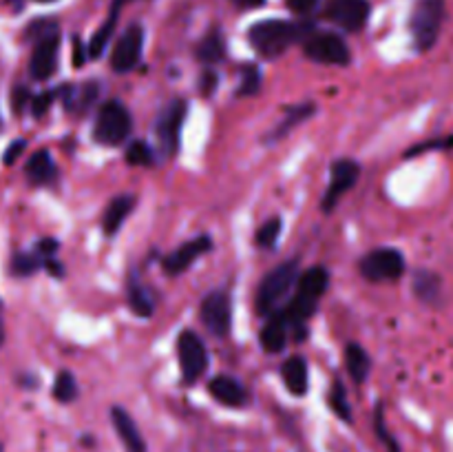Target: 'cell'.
I'll list each match as a JSON object with an SVG mask.
<instances>
[{"label":"cell","instance_id":"obj_1","mask_svg":"<svg viewBox=\"0 0 453 452\" xmlns=\"http://www.w3.org/2000/svg\"><path fill=\"white\" fill-rule=\"evenodd\" d=\"M327 284H330V273L323 266H314V269L301 273L295 297L281 308V315L286 317L290 331H303L305 322L312 317Z\"/></svg>","mask_w":453,"mask_h":452},{"label":"cell","instance_id":"obj_2","mask_svg":"<svg viewBox=\"0 0 453 452\" xmlns=\"http://www.w3.org/2000/svg\"><path fill=\"white\" fill-rule=\"evenodd\" d=\"M312 34V27L301 25L290 20H264L257 22L248 31V40L255 47V51L264 58H279L286 53L299 40H305Z\"/></svg>","mask_w":453,"mask_h":452},{"label":"cell","instance_id":"obj_3","mask_svg":"<svg viewBox=\"0 0 453 452\" xmlns=\"http://www.w3.org/2000/svg\"><path fill=\"white\" fill-rule=\"evenodd\" d=\"M299 261L290 260L283 261L281 266H277L274 270H270L268 275L261 282L259 292H257V308L261 315L270 317L277 310L283 308V301L290 295L292 288L299 284Z\"/></svg>","mask_w":453,"mask_h":452},{"label":"cell","instance_id":"obj_4","mask_svg":"<svg viewBox=\"0 0 453 452\" xmlns=\"http://www.w3.org/2000/svg\"><path fill=\"white\" fill-rule=\"evenodd\" d=\"M445 22V0H418L410 18V31L418 51H427L436 44Z\"/></svg>","mask_w":453,"mask_h":452},{"label":"cell","instance_id":"obj_5","mask_svg":"<svg viewBox=\"0 0 453 452\" xmlns=\"http://www.w3.org/2000/svg\"><path fill=\"white\" fill-rule=\"evenodd\" d=\"M131 113H128L127 106L118 100L106 102L100 109L96 118V127H93V136L100 144L104 146H119L122 142H127V137L131 136Z\"/></svg>","mask_w":453,"mask_h":452},{"label":"cell","instance_id":"obj_6","mask_svg":"<svg viewBox=\"0 0 453 452\" xmlns=\"http://www.w3.org/2000/svg\"><path fill=\"white\" fill-rule=\"evenodd\" d=\"M303 51L310 60L321 62V65L343 66L349 62V49L341 35L332 31H312L303 40Z\"/></svg>","mask_w":453,"mask_h":452},{"label":"cell","instance_id":"obj_7","mask_svg":"<svg viewBox=\"0 0 453 452\" xmlns=\"http://www.w3.org/2000/svg\"><path fill=\"white\" fill-rule=\"evenodd\" d=\"M358 269L367 282H394L405 270V257L396 248H376L363 257Z\"/></svg>","mask_w":453,"mask_h":452},{"label":"cell","instance_id":"obj_8","mask_svg":"<svg viewBox=\"0 0 453 452\" xmlns=\"http://www.w3.org/2000/svg\"><path fill=\"white\" fill-rule=\"evenodd\" d=\"M58 56H60V35L56 25H47L42 34L35 38L34 53H31L29 71L35 80H49L58 69Z\"/></svg>","mask_w":453,"mask_h":452},{"label":"cell","instance_id":"obj_9","mask_svg":"<svg viewBox=\"0 0 453 452\" xmlns=\"http://www.w3.org/2000/svg\"><path fill=\"white\" fill-rule=\"evenodd\" d=\"M177 357H180L181 377H184L186 384L197 381L208 366L206 346L199 339L197 332L193 331H184L180 335V339H177Z\"/></svg>","mask_w":453,"mask_h":452},{"label":"cell","instance_id":"obj_10","mask_svg":"<svg viewBox=\"0 0 453 452\" xmlns=\"http://www.w3.org/2000/svg\"><path fill=\"white\" fill-rule=\"evenodd\" d=\"M186 106L184 100H173L162 113L157 115V122H155V133H157V140L162 151L166 153V158H173L180 149V136L181 127H184L186 120Z\"/></svg>","mask_w":453,"mask_h":452},{"label":"cell","instance_id":"obj_11","mask_svg":"<svg viewBox=\"0 0 453 452\" xmlns=\"http://www.w3.org/2000/svg\"><path fill=\"white\" fill-rule=\"evenodd\" d=\"M358 175H361V167L354 160H336L330 168V184H327L326 195H323V211H334L341 198L357 186Z\"/></svg>","mask_w":453,"mask_h":452},{"label":"cell","instance_id":"obj_12","mask_svg":"<svg viewBox=\"0 0 453 452\" xmlns=\"http://www.w3.org/2000/svg\"><path fill=\"white\" fill-rule=\"evenodd\" d=\"M370 12V0H327L323 16L345 31H361Z\"/></svg>","mask_w":453,"mask_h":452},{"label":"cell","instance_id":"obj_13","mask_svg":"<svg viewBox=\"0 0 453 452\" xmlns=\"http://www.w3.org/2000/svg\"><path fill=\"white\" fill-rule=\"evenodd\" d=\"M144 49V29L140 25H131L115 43L111 53V66L115 74H128L137 66Z\"/></svg>","mask_w":453,"mask_h":452},{"label":"cell","instance_id":"obj_14","mask_svg":"<svg viewBox=\"0 0 453 452\" xmlns=\"http://www.w3.org/2000/svg\"><path fill=\"white\" fill-rule=\"evenodd\" d=\"M233 310H230V297L224 291L208 292L202 301V317L203 326L215 337H226L230 332V322H233Z\"/></svg>","mask_w":453,"mask_h":452},{"label":"cell","instance_id":"obj_15","mask_svg":"<svg viewBox=\"0 0 453 452\" xmlns=\"http://www.w3.org/2000/svg\"><path fill=\"white\" fill-rule=\"evenodd\" d=\"M212 248V239L208 235H199V238L188 239L186 244H181L180 248L171 253V255L164 257V270L168 275H180L184 270H188L203 253H208Z\"/></svg>","mask_w":453,"mask_h":452},{"label":"cell","instance_id":"obj_16","mask_svg":"<svg viewBox=\"0 0 453 452\" xmlns=\"http://www.w3.org/2000/svg\"><path fill=\"white\" fill-rule=\"evenodd\" d=\"M111 419H113V428L115 433H118L119 441L124 443V448H127L128 452H146L144 437H142L140 428H137V424L133 421V417L128 415L124 408L115 406L113 410H111Z\"/></svg>","mask_w":453,"mask_h":452},{"label":"cell","instance_id":"obj_17","mask_svg":"<svg viewBox=\"0 0 453 452\" xmlns=\"http://www.w3.org/2000/svg\"><path fill=\"white\" fill-rule=\"evenodd\" d=\"M133 208H135V198L133 195H119V198L111 199L109 207L104 208V215H102V229H104V233H118L124 222H127V217L133 213Z\"/></svg>","mask_w":453,"mask_h":452},{"label":"cell","instance_id":"obj_18","mask_svg":"<svg viewBox=\"0 0 453 452\" xmlns=\"http://www.w3.org/2000/svg\"><path fill=\"white\" fill-rule=\"evenodd\" d=\"M208 390H211L212 397L219 403H224V406L234 408L242 406V403L246 401V390H243V386L239 384L237 379H233V377H212L211 384H208Z\"/></svg>","mask_w":453,"mask_h":452},{"label":"cell","instance_id":"obj_19","mask_svg":"<svg viewBox=\"0 0 453 452\" xmlns=\"http://www.w3.org/2000/svg\"><path fill=\"white\" fill-rule=\"evenodd\" d=\"M288 335H290V326H288L281 310H277L274 315H270L264 331H261V346H264L268 353H279V350H283V346H286Z\"/></svg>","mask_w":453,"mask_h":452},{"label":"cell","instance_id":"obj_20","mask_svg":"<svg viewBox=\"0 0 453 452\" xmlns=\"http://www.w3.org/2000/svg\"><path fill=\"white\" fill-rule=\"evenodd\" d=\"M281 375L283 381H286V388L292 394L301 397V394L308 393V363H305L303 357L295 355V357L288 359L281 366Z\"/></svg>","mask_w":453,"mask_h":452},{"label":"cell","instance_id":"obj_21","mask_svg":"<svg viewBox=\"0 0 453 452\" xmlns=\"http://www.w3.org/2000/svg\"><path fill=\"white\" fill-rule=\"evenodd\" d=\"M25 173L34 184H49V182L56 180V162L51 160L49 151H38L29 158Z\"/></svg>","mask_w":453,"mask_h":452},{"label":"cell","instance_id":"obj_22","mask_svg":"<svg viewBox=\"0 0 453 452\" xmlns=\"http://www.w3.org/2000/svg\"><path fill=\"white\" fill-rule=\"evenodd\" d=\"M122 4H124V0H115L113 7H111V12H109V18H106V22L96 31V34H93L91 43H88V47H87L88 58H100L102 53H104L106 44H109L111 35H113V31H115V25H118V13H119V7H122Z\"/></svg>","mask_w":453,"mask_h":452},{"label":"cell","instance_id":"obj_23","mask_svg":"<svg viewBox=\"0 0 453 452\" xmlns=\"http://www.w3.org/2000/svg\"><path fill=\"white\" fill-rule=\"evenodd\" d=\"M370 355H367L358 344H348V348H345V368H348L349 377H352L354 381H358V384H363L365 377L370 375Z\"/></svg>","mask_w":453,"mask_h":452},{"label":"cell","instance_id":"obj_24","mask_svg":"<svg viewBox=\"0 0 453 452\" xmlns=\"http://www.w3.org/2000/svg\"><path fill=\"white\" fill-rule=\"evenodd\" d=\"M197 58L206 65H215L224 58V38H221L219 31H208L202 38V43L197 44Z\"/></svg>","mask_w":453,"mask_h":452},{"label":"cell","instance_id":"obj_25","mask_svg":"<svg viewBox=\"0 0 453 452\" xmlns=\"http://www.w3.org/2000/svg\"><path fill=\"white\" fill-rule=\"evenodd\" d=\"M414 291L418 300L434 301L441 295V279H438V275L429 273V270H418L414 279Z\"/></svg>","mask_w":453,"mask_h":452},{"label":"cell","instance_id":"obj_26","mask_svg":"<svg viewBox=\"0 0 453 452\" xmlns=\"http://www.w3.org/2000/svg\"><path fill=\"white\" fill-rule=\"evenodd\" d=\"M128 304H131L133 313L140 315V317H149V315L153 313V300L146 295L142 284L137 282L128 284Z\"/></svg>","mask_w":453,"mask_h":452},{"label":"cell","instance_id":"obj_27","mask_svg":"<svg viewBox=\"0 0 453 452\" xmlns=\"http://www.w3.org/2000/svg\"><path fill=\"white\" fill-rule=\"evenodd\" d=\"M53 397L62 403H69L78 397V384H75V377L69 370H62L56 377V384H53Z\"/></svg>","mask_w":453,"mask_h":452},{"label":"cell","instance_id":"obj_28","mask_svg":"<svg viewBox=\"0 0 453 452\" xmlns=\"http://www.w3.org/2000/svg\"><path fill=\"white\" fill-rule=\"evenodd\" d=\"M127 162L133 164V167H149V164L155 162L153 149L146 142L135 140L127 149Z\"/></svg>","mask_w":453,"mask_h":452},{"label":"cell","instance_id":"obj_29","mask_svg":"<svg viewBox=\"0 0 453 452\" xmlns=\"http://www.w3.org/2000/svg\"><path fill=\"white\" fill-rule=\"evenodd\" d=\"M261 74L255 65H246L242 69V80H239V96H252L259 91Z\"/></svg>","mask_w":453,"mask_h":452},{"label":"cell","instance_id":"obj_30","mask_svg":"<svg viewBox=\"0 0 453 452\" xmlns=\"http://www.w3.org/2000/svg\"><path fill=\"white\" fill-rule=\"evenodd\" d=\"M279 233H281V220H279V217H273V220L261 224V229L257 230V244H259L261 248H273Z\"/></svg>","mask_w":453,"mask_h":452},{"label":"cell","instance_id":"obj_31","mask_svg":"<svg viewBox=\"0 0 453 452\" xmlns=\"http://www.w3.org/2000/svg\"><path fill=\"white\" fill-rule=\"evenodd\" d=\"M330 406H332V410L341 417V419L352 421V412H349L348 399H345L343 384H341L339 379L334 381V388H332V393H330Z\"/></svg>","mask_w":453,"mask_h":452},{"label":"cell","instance_id":"obj_32","mask_svg":"<svg viewBox=\"0 0 453 452\" xmlns=\"http://www.w3.org/2000/svg\"><path fill=\"white\" fill-rule=\"evenodd\" d=\"M312 111H314L312 106H296V109H292V113L288 115V118L283 120V122L279 124L277 129H274L273 136H270V137H273V140H279V137L286 136V133L290 131V129L295 127L296 122H301V120H303V118H308V115L312 113Z\"/></svg>","mask_w":453,"mask_h":452},{"label":"cell","instance_id":"obj_33","mask_svg":"<svg viewBox=\"0 0 453 452\" xmlns=\"http://www.w3.org/2000/svg\"><path fill=\"white\" fill-rule=\"evenodd\" d=\"M42 260L44 257L40 255H16V260H13V270H16L18 275H31L40 264H42Z\"/></svg>","mask_w":453,"mask_h":452},{"label":"cell","instance_id":"obj_34","mask_svg":"<svg viewBox=\"0 0 453 452\" xmlns=\"http://www.w3.org/2000/svg\"><path fill=\"white\" fill-rule=\"evenodd\" d=\"M290 9L295 13H310L319 4V0H288Z\"/></svg>","mask_w":453,"mask_h":452},{"label":"cell","instance_id":"obj_35","mask_svg":"<svg viewBox=\"0 0 453 452\" xmlns=\"http://www.w3.org/2000/svg\"><path fill=\"white\" fill-rule=\"evenodd\" d=\"M51 100H53V93H42V96H35L34 97V113L42 115L44 111L49 109V105H51Z\"/></svg>","mask_w":453,"mask_h":452},{"label":"cell","instance_id":"obj_36","mask_svg":"<svg viewBox=\"0 0 453 452\" xmlns=\"http://www.w3.org/2000/svg\"><path fill=\"white\" fill-rule=\"evenodd\" d=\"M25 149H27V142H25V140H18V142H13V144L9 146L7 151H4V162H7V164H12L13 160H16L18 155H20L22 151H25Z\"/></svg>","mask_w":453,"mask_h":452},{"label":"cell","instance_id":"obj_37","mask_svg":"<svg viewBox=\"0 0 453 452\" xmlns=\"http://www.w3.org/2000/svg\"><path fill=\"white\" fill-rule=\"evenodd\" d=\"M215 82H217V75L212 74V71H206V75H203V80H202L203 96H211V93L215 91Z\"/></svg>","mask_w":453,"mask_h":452},{"label":"cell","instance_id":"obj_38","mask_svg":"<svg viewBox=\"0 0 453 452\" xmlns=\"http://www.w3.org/2000/svg\"><path fill=\"white\" fill-rule=\"evenodd\" d=\"M234 3H237L239 7H259V4H264L265 0H234Z\"/></svg>","mask_w":453,"mask_h":452},{"label":"cell","instance_id":"obj_39","mask_svg":"<svg viewBox=\"0 0 453 452\" xmlns=\"http://www.w3.org/2000/svg\"><path fill=\"white\" fill-rule=\"evenodd\" d=\"M4 341V326H3V322H0V344H3Z\"/></svg>","mask_w":453,"mask_h":452},{"label":"cell","instance_id":"obj_40","mask_svg":"<svg viewBox=\"0 0 453 452\" xmlns=\"http://www.w3.org/2000/svg\"><path fill=\"white\" fill-rule=\"evenodd\" d=\"M38 3H53V0H38Z\"/></svg>","mask_w":453,"mask_h":452},{"label":"cell","instance_id":"obj_41","mask_svg":"<svg viewBox=\"0 0 453 452\" xmlns=\"http://www.w3.org/2000/svg\"><path fill=\"white\" fill-rule=\"evenodd\" d=\"M0 452H3V450H0Z\"/></svg>","mask_w":453,"mask_h":452}]
</instances>
